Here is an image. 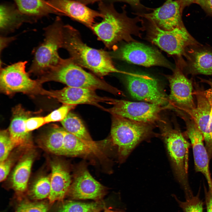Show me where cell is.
Here are the masks:
<instances>
[{
  "label": "cell",
  "mask_w": 212,
  "mask_h": 212,
  "mask_svg": "<svg viewBox=\"0 0 212 212\" xmlns=\"http://www.w3.org/2000/svg\"><path fill=\"white\" fill-rule=\"evenodd\" d=\"M126 8L124 5L122 7V12L119 13L113 3L102 1L98 4L102 20L95 23L91 29L108 48L115 49V45L122 41H135L133 36L140 37L145 30L143 18L137 16L134 18L128 16Z\"/></svg>",
  "instance_id": "cell-1"
},
{
  "label": "cell",
  "mask_w": 212,
  "mask_h": 212,
  "mask_svg": "<svg viewBox=\"0 0 212 212\" xmlns=\"http://www.w3.org/2000/svg\"><path fill=\"white\" fill-rule=\"evenodd\" d=\"M62 48L68 51L70 58L75 63L99 77H103L112 73H128L115 67L108 52L90 47L84 43L78 30L68 24L63 26Z\"/></svg>",
  "instance_id": "cell-2"
},
{
  "label": "cell",
  "mask_w": 212,
  "mask_h": 212,
  "mask_svg": "<svg viewBox=\"0 0 212 212\" xmlns=\"http://www.w3.org/2000/svg\"><path fill=\"white\" fill-rule=\"evenodd\" d=\"M42 84L55 81L67 86L101 90L118 96H124L122 91L84 70L70 58H62L58 64L47 74L38 78Z\"/></svg>",
  "instance_id": "cell-3"
},
{
  "label": "cell",
  "mask_w": 212,
  "mask_h": 212,
  "mask_svg": "<svg viewBox=\"0 0 212 212\" xmlns=\"http://www.w3.org/2000/svg\"><path fill=\"white\" fill-rule=\"evenodd\" d=\"M160 136L164 142L175 175L183 189L186 198L193 196L188 178L189 150L190 146L180 130L165 120L159 123Z\"/></svg>",
  "instance_id": "cell-4"
},
{
  "label": "cell",
  "mask_w": 212,
  "mask_h": 212,
  "mask_svg": "<svg viewBox=\"0 0 212 212\" xmlns=\"http://www.w3.org/2000/svg\"><path fill=\"white\" fill-rule=\"evenodd\" d=\"M111 141L115 148L118 159L124 161L140 143L159 136L153 131L155 126L112 115Z\"/></svg>",
  "instance_id": "cell-5"
},
{
  "label": "cell",
  "mask_w": 212,
  "mask_h": 212,
  "mask_svg": "<svg viewBox=\"0 0 212 212\" xmlns=\"http://www.w3.org/2000/svg\"><path fill=\"white\" fill-rule=\"evenodd\" d=\"M63 26L61 19L57 16L52 24L44 29L43 42L33 50V59L29 68V73L39 78L59 63L62 58L58 50L62 47Z\"/></svg>",
  "instance_id": "cell-6"
},
{
  "label": "cell",
  "mask_w": 212,
  "mask_h": 212,
  "mask_svg": "<svg viewBox=\"0 0 212 212\" xmlns=\"http://www.w3.org/2000/svg\"><path fill=\"white\" fill-rule=\"evenodd\" d=\"M27 62L19 61L1 68L0 90L7 95L16 93L40 94L43 88L39 79L33 80L26 70Z\"/></svg>",
  "instance_id": "cell-7"
},
{
  "label": "cell",
  "mask_w": 212,
  "mask_h": 212,
  "mask_svg": "<svg viewBox=\"0 0 212 212\" xmlns=\"http://www.w3.org/2000/svg\"><path fill=\"white\" fill-rule=\"evenodd\" d=\"M112 106L104 111L130 120L158 126L164 119L161 116L164 110L173 109L170 105L162 106L149 102H132L115 99Z\"/></svg>",
  "instance_id": "cell-8"
},
{
  "label": "cell",
  "mask_w": 212,
  "mask_h": 212,
  "mask_svg": "<svg viewBox=\"0 0 212 212\" xmlns=\"http://www.w3.org/2000/svg\"><path fill=\"white\" fill-rule=\"evenodd\" d=\"M147 21L149 24V40L170 55L182 57L188 47L200 44L190 34L184 26L166 31Z\"/></svg>",
  "instance_id": "cell-9"
},
{
  "label": "cell",
  "mask_w": 212,
  "mask_h": 212,
  "mask_svg": "<svg viewBox=\"0 0 212 212\" xmlns=\"http://www.w3.org/2000/svg\"><path fill=\"white\" fill-rule=\"evenodd\" d=\"M194 108L183 112L195 122L202 133L210 160L212 158V89L205 90L195 83Z\"/></svg>",
  "instance_id": "cell-10"
},
{
  "label": "cell",
  "mask_w": 212,
  "mask_h": 212,
  "mask_svg": "<svg viewBox=\"0 0 212 212\" xmlns=\"http://www.w3.org/2000/svg\"><path fill=\"white\" fill-rule=\"evenodd\" d=\"M183 59L178 58L172 74L167 75L170 88L168 97L170 104L176 111L184 112L196 106L193 83L183 70Z\"/></svg>",
  "instance_id": "cell-11"
},
{
  "label": "cell",
  "mask_w": 212,
  "mask_h": 212,
  "mask_svg": "<svg viewBox=\"0 0 212 212\" xmlns=\"http://www.w3.org/2000/svg\"><path fill=\"white\" fill-rule=\"evenodd\" d=\"M126 75L128 90L133 98L162 106H171L168 97L156 79L146 74L130 72Z\"/></svg>",
  "instance_id": "cell-12"
},
{
  "label": "cell",
  "mask_w": 212,
  "mask_h": 212,
  "mask_svg": "<svg viewBox=\"0 0 212 212\" xmlns=\"http://www.w3.org/2000/svg\"><path fill=\"white\" fill-rule=\"evenodd\" d=\"M115 51V57L130 63L147 67L160 66L172 69L158 50L135 41L127 42Z\"/></svg>",
  "instance_id": "cell-13"
},
{
  "label": "cell",
  "mask_w": 212,
  "mask_h": 212,
  "mask_svg": "<svg viewBox=\"0 0 212 212\" xmlns=\"http://www.w3.org/2000/svg\"><path fill=\"white\" fill-rule=\"evenodd\" d=\"M67 196L72 199H92L101 201L107 189L90 173L86 165L81 163L75 170Z\"/></svg>",
  "instance_id": "cell-14"
},
{
  "label": "cell",
  "mask_w": 212,
  "mask_h": 212,
  "mask_svg": "<svg viewBox=\"0 0 212 212\" xmlns=\"http://www.w3.org/2000/svg\"><path fill=\"white\" fill-rule=\"evenodd\" d=\"M40 94L56 99L63 104H88L103 110L105 108L100 103L112 105L115 99L99 96L95 90L68 86L57 90H47L43 89Z\"/></svg>",
  "instance_id": "cell-15"
},
{
  "label": "cell",
  "mask_w": 212,
  "mask_h": 212,
  "mask_svg": "<svg viewBox=\"0 0 212 212\" xmlns=\"http://www.w3.org/2000/svg\"><path fill=\"white\" fill-rule=\"evenodd\" d=\"M186 126L184 135L191 142L196 172L202 173L205 177L208 188H212V179L209 169L210 159L204 143L203 135L197 125L188 115L183 112L180 115Z\"/></svg>",
  "instance_id": "cell-16"
},
{
  "label": "cell",
  "mask_w": 212,
  "mask_h": 212,
  "mask_svg": "<svg viewBox=\"0 0 212 212\" xmlns=\"http://www.w3.org/2000/svg\"><path fill=\"white\" fill-rule=\"evenodd\" d=\"M165 0L162 5L153 8L150 12L132 13L154 24L164 30H171L184 26L182 18L184 8L180 2L178 0Z\"/></svg>",
  "instance_id": "cell-17"
},
{
  "label": "cell",
  "mask_w": 212,
  "mask_h": 212,
  "mask_svg": "<svg viewBox=\"0 0 212 212\" xmlns=\"http://www.w3.org/2000/svg\"><path fill=\"white\" fill-rule=\"evenodd\" d=\"M58 14L67 16L91 29L95 19L102 17L99 11L91 9L76 0H47Z\"/></svg>",
  "instance_id": "cell-18"
},
{
  "label": "cell",
  "mask_w": 212,
  "mask_h": 212,
  "mask_svg": "<svg viewBox=\"0 0 212 212\" xmlns=\"http://www.w3.org/2000/svg\"><path fill=\"white\" fill-rule=\"evenodd\" d=\"M183 61V70L186 75H212V50L200 44L188 47Z\"/></svg>",
  "instance_id": "cell-19"
},
{
  "label": "cell",
  "mask_w": 212,
  "mask_h": 212,
  "mask_svg": "<svg viewBox=\"0 0 212 212\" xmlns=\"http://www.w3.org/2000/svg\"><path fill=\"white\" fill-rule=\"evenodd\" d=\"M50 166L51 191L48 198L50 202L53 203L63 200L67 195L72 180L67 166L61 160H52Z\"/></svg>",
  "instance_id": "cell-20"
},
{
  "label": "cell",
  "mask_w": 212,
  "mask_h": 212,
  "mask_svg": "<svg viewBox=\"0 0 212 212\" xmlns=\"http://www.w3.org/2000/svg\"><path fill=\"white\" fill-rule=\"evenodd\" d=\"M32 112L26 110L21 105L12 110V116L9 131L11 140L15 147L31 148L32 142L30 132L26 130L25 121Z\"/></svg>",
  "instance_id": "cell-21"
},
{
  "label": "cell",
  "mask_w": 212,
  "mask_h": 212,
  "mask_svg": "<svg viewBox=\"0 0 212 212\" xmlns=\"http://www.w3.org/2000/svg\"><path fill=\"white\" fill-rule=\"evenodd\" d=\"M35 156L34 150L29 149L21 157L12 172L10 182L12 187L17 193L24 192L27 189Z\"/></svg>",
  "instance_id": "cell-22"
},
{
  "label": "cell",
  "mask_w": 212,
  "mask_h": 212,
  "mask_svg": "<svg viewBox=\"0 0 212 212\" xmlns=\"http://www.w3.org/2000/svg\"><path fill=\"white\" fill-rule=\"evenodd\" d=\"M0 31L1 36L14 31L24 22L34 21L22 14L14 6L2 4L0 7Z\"/></svg>",
  "instance_id": "cell-23"
},
{
  "label": "cell",
  "mask_w": 212,
  "mask_h": 212,
  "mask_svg": "<svg viewBox=\"0 0 212 212\" xmlns=\"http://www.w3.org/2000/svg\"><path fill=\"white\" fill-rule=\"evenodd\" d=\"M100 145H90L66 131L64 137L62 155L85 156L100 151Z\"/></svg>",
  "instance_id": "cell-24"
},
{
  "label": "cell",
  "mask_w": 212,
  "mask_h": 212,
  "mask_svg": "<svg viewBox=\"0 0 212 212\" xmlns=\"http://www.w3.org/2000/svg\"><path fill=\"white\" fill-rule=\"evenodd\" d=\"M22 14L34 21L37 19L52 14H58L56 10L47 0H13Z\"/></svg>",
  "instance_id": "cell-25"
},
{
  "label": "cell",
  "mask_w": 212,
  "mask_h": 212,
  "mask_svg": "<svg viewBox=\"0 0 212 212\" xmlns=\"http://www.w3.org/2000/svg\"><path fill=\"white\" fill-rule=\"evenodd\" d=\"M65 130L57 125L52 126L38 140L39 146L49 153L62 155Z\"/></svg>",
  "instance_id": "cell-26"
},
{
  "label": "cell",
  "mask_w": 212,
  "mask_h": 212,
  "mask_svg": "<svg viewBox=\"0 0 212 212\" xmlns=\"http://www.w3.org/2000/svg\"><path fill=\"white\" fill-rule=\"evenodd\" d=\"M60 122L67 132L90 145H100L93 141L82 120L76 114L70 112Z\"/></svg>",
  "instance_id": "cell-27"
},
{
  "label": "cell",
  "mask_w": 212,
  "mask_h": 212,
  "mask_svg": "<svg viewBox=\"0 0 212 212\" xmlns=\"http://www.w3.org/2000/svg\"><path fill=\"white\" fill-rule=\"evenodd\" d=\"M105 206L101 201L85 203L67 200L62 201L56 212H100Z\"/></svg>",
  "instance_id": "cell-28"
},
{
  "label": "cell",
  "mask_w": 212,
  "mask_h": 212,
  "mask_svg": "<svg viewBox=\"0 0 212 212\" xmlns=\"http://www.w3.org/2000/svg\"><path fill=\"white\" fill-rule=\"evenodd\" d=\"M51 191L50 175H41L33 183L29 191L33 198L41 200L48 197Z\"/></svg>",
  "instance_id": "cell-29"
},
{
  "label": "cell",
  "mask_w": 212,
  "mask_h": 212,
  "mask_svg": "<svg viewBox=\"0 0 212 212\" xmlns=\"http://www.w3.org/2000/svg\"><path fill=\"white\" fill-rule=\"evenodd\" d=\"M15 147L13 143L8 130H1L0 133V162L6 159Z\"/></svg>",
  "instance_id": "cell-30"
},
{
  "label": "cell",
  "mask_w": 212,
  "mask_h": 212,
  "mask_svg": "<svg viewBox=\"0 0 212 212\" xmlns=\"http://www.w3.org/2000/svg\"><path fill=\"white\" fill-rule=\"evenodd\" d=\"M175 199L183 212H203V203L200 198L199 193L184 202Z\"/></svg>",
  "instance_id": "cell-31"
},
{
  "label": "cell",
  "mask_w": 212,
  "mask_h": 212,
  "mask_svg": "<svg viewBox=\"0 0 212 212\" xmlns=\"http://www.w3.org/2000/svg\"><path fill=\"white\" fill-rule=\"evenodd\" d=\"M77 105H75L63 104L62 106L44 117L46 123L62 121L66 117L70 111L74 109Z\"/></svg>",
  "instance_id": "cell-32"
},
{
  "label": "cell",
  "mask_w": 212,
  "mask_h": 212,
  "mask_svg": "<svg viewBox=\"0 0 212 212\" xmlns=\"http://www.w3.org/2000/svg\"><path fill=\"white\" fill-rule=\"evenodd\" d=\"M48 207L44 203L24 200L18 205L16 212H47Z\"/></svg>",
  "instance_id": "cell-33"
},
{
  "label": "cell",
  "mask_w": 212,
  "mask_h": 212,
  "mask_svg": "<svg viewBox=\"0 0 212 212\" xmlns=\"http://www.w3.org/2000/svg\"><path fill=\"white\" fill-rule=\"evenodd\" d=\"M103 1L113 4L117 2H123L127 3L136 13L150 12L152 11L153 9L144 6L141 3L140 0H104Z\"/></svg>",
  "instance_id": "cell-34"
},
{
  "label": "cell",
  "mask_w": 212,
  "mask_h": 212,
  "mask_svg": "<svg viewBox=\"0 0 212 212\" xmlns=\"http://www.w3.org/2000/svg\"><path fill=\"white\" fill-rule=\"evenodd\" d=\"M45 123L44 117H30L25 121L26 130L27 132H30Z\"/></svg>",
  "instance_id": "cell-35"
},
{
  "label": "cell",
  "mask_w": 212,
  "mask_h": 212,
  "mask_svg": "<svg viewBox=\"0 0 212 212\" xmlns=\"http://www.w3.org/2000/svg\"><path fill=\"white\" fill-rule=\"evenodd\" d=\"M0 163V180L2 182L6 179L9 173L13 163V159L9 156Z\"/></svg>",
  "instance_id": "cell-36"
},
{
  "label": "cell",
  "mask_w": 212,
  "mask_h": 212,
  "mask_svg": "<svg viewBox=\"0 0 212 212\" xmlns=\"http://www.w3.org/2000/svg\"><path fill=\"white\" fill-rule=\"evenodd\" d=\"M204 191L206 212H212V188H208L207 191L204 186Z\"/></svg>",
  "instance_id": "cell-37"
},
{
  "label": "cell",
  "mask_w": 212,
  "mask_h": 212,
  "mask_svg": "<svg viewBox=\"0 0 212 212\" xmlns=\"http://www.w3.org/2000/svg\"><path fill=\"white\" fill-rule=\"evenodd\" d=\"M195 3L200 5L207 13L212 15V0H196Z\"/></svg>",
  "instance_id": "cell-38"
},
{
  "label": "cell",
  "mask_w": 212,
  "mask_h": 212,
  "mask_svg": "<svg viewBox=\"0 0 212 212\" xmlns=\"http://www.w3.org/2000/svg\"><path fill=\"white\" fill-rule=\"evenodd\" d=\"M14 37H6L4 36H0V52L8 45L14 39Z\"/></svg>",
  "instance_id": "cell-39"
},
{
  "label": "cell",
  "mask_w": 212,
  "mask_h": 212,
  "mask_svg": "<svg viewBox=\"0 0 212 212\" xmlns=\"http://www.w3.org/2000/svg\"><path fill=\"white\" fill-rule=\"evenodd\" d=\"M181 3L183 7L195 3L196 0H178Z\"/></svg>",
  "instance_id": "cell-40"
},
{
  "label": "cell",
  "mask_w": 212,
  "mask_h": 212,
  "mask_svg": "<svg viewBox=\"0 0 212 212\" xmlns=\"http://www.w3.org/2000/svg\"><path fill=\"white\" fill-rule=\"evenodd\" d=\"M81 3L86 5L94 3L96 2L103 1L104 0H76Z\"/></svg>",
  "instance_id": "cell-41"
},
{
  "label": "cell",
  "mask_w": 212,
  "mask_h": 212,
  "mask_svg": "<svg viewBox=\"0 0 212 212\" xmlns=\"http://www.w3.org/2000/svg\"><path fill=\"white\" fill-rule=\"evenodd\" d=\"M201 82L206 83L212 89V80H207L201 78H200Z\"/></svg>",
  "instance_id": "cell-42"
},
{
  "label": "cell",
  "mask_w": 212,
  "mask_h": 212,
  "mask_svg": "<svg viewBox=\"0 0 212 212\" xmlns=\"http://www.w3.org/2000/svg\"><path fill=\"white\" fill-rule=\"evenodd\" d=\"M104 212H123L121 211L112 210L109 208H107L105 206L104 207Z\"/></svg>",
  "instance_id": "cell-43"
}]
</instances>
